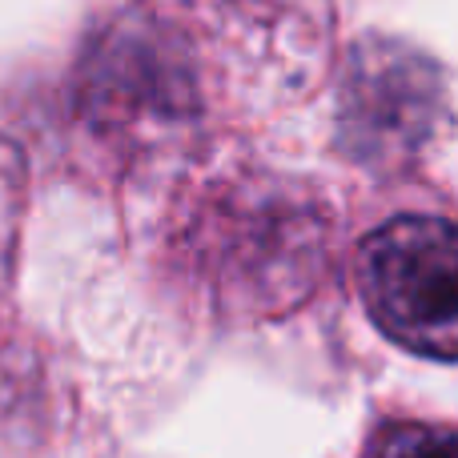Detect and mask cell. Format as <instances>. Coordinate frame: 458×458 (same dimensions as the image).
Masks as SVG:
<instances>
[{
	"label": "cell",
	"mask_w": 458,
	"mask_h": 458,
	"mask_svg": "<svg viewBox=\"0 0 458 458\" xmlns=\"http://www.w3.org/2000/svg\"><path fill=\"white\" fill-rule=\"evenodd\" d=\"M378 458H458V435L435 427H398L382 438Z\"/></svg>",
	"instance_id": "cell-3"
},
{
	"label": "cell",
	"mask_w": 458,
	"mask_h": 458,
	"mask_svg": "<svg viewBox=\"0 0 458 458\" xmlns=\"http://www.w3.org/2000/svg\"><path fill=\"white\" fill-rule=\"evenodd\" d=\"M443 81L435 64L403 45H362L346 64L338 97V141L374 169L406 165L435 137Z\"/></svg>",
	"instance_id": "cell-2"
},
{
	"label": "cell",
	"mask_w": 458,
	"mask_h": 458,
	"mask_svg": "<svg viewBox=\"0 0 458 458\" xmlns=\"http://www.w3.org/2000/svg\"><path fill=\"white\" fill-rule=\"evenodd\" d=\"M358 290L374 326L403 350L458 358V225L394 217L358 250Z\"/></svg>",
	"instance_id": "cell-1"
}]
</instances>
